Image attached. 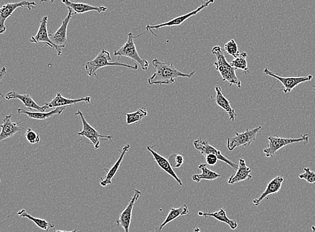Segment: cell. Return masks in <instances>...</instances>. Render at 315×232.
Listing matches in <instances>:
<instances>
[{
  "label": "cell",
  "mask_w": 315,
  "mask_h": 232,
  "mask_svg": "<svg viewBox=\"0 0 315 232\" xmlns=\"http://www.w3.org/2000/svg\"><path fill=\"white\" fill-rule=\"evenodd\" d=\"M152 64L156 68V72L148 79V83L150 85H171L175 83L177 78L190 79L196 73L195 71L183 73L175 68L173 62H163L157 58L152 60Z\"/></svg>",
  "instance_id": "1"
},
{
  "label": "cell",
  "mask_w": 315,
  "mask_h": 232,
  "mask_svg": "<svg viewBox=\"0 0 315 232\" xmlns=\"http://www.w3.org/2000/svg\"><path fill=\"white\" fill-rule=\"evenodd\" d=\"M211 52L216 57L217 60L214 62L213 65L220 73L223 81H228L230 87L235 85L238 89L241 88V81L237 77L236 70L227 60L223 49L219 46H216L213 47Z\"/></svg>",
  "instance_id": "2"
},
{
  "label": "cell",
  "mask_w": 315,
  "mask_h": 232,
  "mask_svg": "<svg viewBox=\"0 0 315 232\" xmlns=\"http://www.w3.org/2000/svg\"><path fill=\"white\" fill-rule=\"evenodd\" d=\"M111 60H112V57H111L110 53L103 49L93 60L88 61L85 64V68L87 75L91 78H97V70L106 66H124L129 69L135 70L138 69L137 64L132 66L119 62H111Z\"/></svg>",
  "instance_id": "3"
},
{
  "label": "cell",
  "mask_w": 315,
  "mask_h": 232,
  "mask_svg": "<svg viewBox=\"0 0 315 232\" xmlns=\"http://www.w3.org/2000/svg\"><path fill=\"white\" fill-rule=\"evenodd\" d=\"M140 36H142V34L134 37L131 32H129L127 34V41L118 50H114V56H125L132 59V60L136 61L137 63L140 64L143 70H146L149 68V62L148 60L141 58L137 52L134 43V40Z\"/></svg>",
  "instance_id": "4"
},
{
  "label": "cell",
  "mask_w": 315,
  "mask_h": 232,
  "mask_svg": "<svg viewBox=\"0 0 315 232\" xmlns=\"http://www.w3.org/2000/svg\"><path fill=\"white\" fill-rule=\"evenodd\" d=\"M269 144L268 147L263 149V153L266 157H274L275 153L280 149L288 144L303 142L304 144H308L309 137L308 134H303L300 138H282L279 136L268 137Z\"/></svg>",
  "instance_id": "5"
},
{
  "label": "cell",
  "mask_w": 315,
  "mask_h": 232,
  "mask_svg": "<svg viewBox=\"0 0 315 232\" xmlns=\"http://www.w3.org/2000/svg\"><path fill=\"white\" fill-rule=\"evenodd\" d=\"M262 129V127L258 126L254 129H246L243 133H236V136L232 138H228L227 140V148L229 151H234L239 146H244L248 147L256 139L257 134Z\"/></svg>",
  "instance_id": "6"
},
{
  "label": "cell",
  "mask_w": 315,
  "mask_h": 232,
  "mask_svg": "<svg viewBox=\"0 0 315 232\" xmlns=\"http://www.w3.org/2000/svg\"><path fill=\"white\" fill-rule=\"evenodd\" d=\"M75 115H79L81 118L82 124H83V129L81 131L77 133V136L87 138L91 143L94 146L95 149L97 150L100 148L101 140H112V137L110 136H102L95 128L87 121L84 117L83 113L81 111H78L75 113Z\"/></svg>",
  "instance_id": "7"
},
{
  "label": "cell",
  "mask_w": 315,
  "mask_h": 232,
  "mask_svg": "<svg viewBox=\"0 0 315 232\" xmlns=\"http://www.w3.org/2000/svg\"><path fill=\"white\" fill-rule=\"evenodd\" d=\"M36 3L34 1H22L17 3H9L3 5L0 7V34H2L6 31L5 22L7 18L12 16L13 13L19 7H26L32 11L36 7Z\"/></svg>",
  "instance_id": "8"
},
{
  "label": "cell",
  "mask_w": 315,
  "mask_h": 232,
  "mask_svg": "<svg viewBox=\"0 0 315 232\" xmlns=\"http://www.w3.org/2000/svg\"><path fill=\"white\" fill-rule=\"evenodd\" d=\"M193 145L194 148H195L197 151H199L202 155L206 156L209 155V154L216 155L219 160L226 163L229 166L232 167L234 170L238 169V164L233 162V161L228 159V158L225 157L219 150L217 149L216 148L214 147L211 144H210L207 140L198 139L194 140Z\"/></svg>",
  "instance_id": "9"
},
{
  "label": "cell",
  "mask_w": 315,
  "mask_h": 232,
  "mask_svg": "<svg viewBox=\"0 0 315 232\" xmlns=\"http://www.w3.org/2000/svg\"><path fill=\"white\" fill-rule=\"evenodd\" d=\"M263 74L266 76H270L276 79L277 81L282 83L284 89L283 91L284 93H291L295 87L298 85H301L302 83H306V82L310 81L313 79V75H308L306 77H283L274 73L270 71L268 68L263 70Z\"/></svg>",
  "instance_id": "10"
},
{
  "label": "cell",
  "mask_w": 315,
  "mask_h": 232,
  "mask_svg": "<svg viewBox=\"0 0 315 232\" xmlns=\"http://www.w3.org/2000/svg\"><path fill=\"white\" fill-rule=\"evenodd\" d=\"M213 3V0H209V1H202L201 5H200L199 7H197L196 9H194V10L188 13V14L177 17V18H173V20L168 21V22H166L165 23H162V24H158V25H147L146 26V30L147 31L152 32V30L154 29L158 30L160 29V28L163 27H171V26H180L183 22H185L187 20H188L189 18L195 16V15L197 14L198 13H199L200 11L203 10V9H205L206 7L209 6L211 3Z\"/></svg>",
  "instance_id": "11"
},
{
  "label": "cell",
  "mask_w": 315,
  "mask_h": 232,
  "mask_svg": "<svg viewBox=\"0 0 315 232\" xmlns=\"http://www.w3.org/2000/svg\"><path fill=\"white\" fill-rule=\"evenodd\" d=\"M68 14L67 16L63 21L62 24L59 29L54 33L50 34L51 41L54 44L59 50L62 51V49L66 47L67 45V28L68 24L71 20L73 14L71 9L68 8Z\"/></svg>",
  "instance_id": "12"
},
{
  "label": "cell",
  "mask_w": 315,
  "mask_h": 232,
  "mask_svg": "<svg viewBox=\"0 0 315 232\" xmlns=\"http://www.w3.org/2000/svg\"><path fill=\"white\" fill-rule=\"evenodd\" d=\"M141 194H142V192L140 190L134 189V193L129 201L128 205L126 207L125 210L120 214L119 218L116 220L117 227L123 228L125 232H129L133 207H134L137 199L140 197Z\"/></svg>",
  "instance_id": "13"
},
{
  "label": "cell",
  "mask_w": 315,
  "mask_h": 232,
  "mask_svg": "<svg viewBox=\"0 0 315 232\" xmlns=\"http://www.w3.org/2000/svg\"><path fill=\"white\" fill-rule=\"evenodd\" d=\"M48 20H49V17L47 16L42 18L37 34L30 38V42L35 44L39 43H45L47 46L55 49L57 50V54L60 56L62 55V51L59 50L58 47L51 41L50 34H49V31H48Z\"/></svg>",
  "instance_id": "14"
},
{
  "label": "cell",
  "mask_w": 315,
  "mask_h": 232,
  "mask_svg": "<svg viewBox=\"0 0 315 232\" xmlns=\"http://www.w3.org/2000/svg\"><path fill=\"white\" fill-rule=\"evenodd\" d=\"M11 117H12V115L5 116L3 118L2 124L0 125L1 129V133H0V142L2 140L12 138L17 133L24 130V128L20 127L22 122L14 123V122L11 121Z\"/></svg>",
  "instance_id": "15"
},
{
  "label": "cell",
  "mask_w": 315,
  "mask_h": 232,
  "mask_svg": "<svg viewBox=\"0 0 315 232\" xmlns=\"http://www.w3.org/2000/svg\"><path fill=\"white\" fill-rule=\"evenodd\" d=\"M129 149H130V144H127L124 146L115 164L113 165V167L110 169H105V170L107 172L106 178L104 179L100 178V186H102L103 187H106L107 186H110L112 184V180L116 176L118 170H119L124 158L125 157L126 154L129 151Z\"/></svg>",
  "instance_id": "16"
},
{
  "label": "cell",
  "mask_w": 315,
  "mask_h": 232,
  "mask_svg": "<svg viewBox=\"0 0 315 232\" xmlns=\"http://www.w3.org/2000/svg\"><path fill=\"white\" fill-rule=\"evenodd\" d=\"M154 146H147V150L153 156L154 159L155 160L156 163H157L158 166H159L164 172H165L168 175L172 177V178L175 179L176 182L178 183L181 187H183V184L182 181L179 178L177 174L174 172L173 167H172L171 164H170L169 160L166 159L165 157H162L160 154L156 153L155 151H154L153 148Z\"/></svg>",
  "instance_id": "17"
},
{
  "label": "cell",
  "mask_w": 315,
  "mask_h": 232,
  "mask_svg": "<svg viewBox=\"0 0 315 232\" xmlns=\"http://www.w3.org/2000/svg\"><path fill=\"white\" fill-rule=\"evenodd\" d=\"M5 99L7 100H10L12 99H18L20 101H22L24 104L25 107L28 108L30 110H36V111L39 112H43L45 113L48 109L47 106H39V104H36V102L32 99V97L29 94H21L19 93L14 92V91H11L7 93L5 96Z\"/></svg>",
  "instance_id": "18"
},
{
  "label": "cell",
  "mask_w": 315,
  "mask_h": 232,
  "mask_svg": "<svg viewBox=\"0 0 315 232\" xmlns=\"http://www.w3.org/2000/svg\"><path fill=\"white\" fill-rule=\"evenodd\" d=\"M62 2L71 9L73 16L74 14H83L89 11H97L98 13L104 12L107 11L108 7L105 6H93L87 3L73 2L68 0H63Z\"/></svg>",
  "instance_id": "19"
},
{
  "label": "cell",
  "mask_w": 315,
  "mask_h": 232,
  "mask_svg": "<svg viewBox=\"0 0 315 232\" xmlns=\"http://www.w3.org/2000/svg\"><path fill=\"white\" fill-rule=\"evenodd\" d=\"M91 98L90 96H85L78 99H70L65 98L61 95V93H57L54 99L50 102H46L45 105L48 108L66 107L68 105L79 103V102H85L86 103H90Z\"/></svg>",
  "instance_id": "20"
},
{
  "label": "cell",
  "mask_w": 315,
  "mask_h": 232,
  "mask_svg": "<svg viewBox=\"0 0 315 232\" xmlns=\"http://www.w3.org/2000/svg\"><path fill=\"white\" fill-rule=\"evenodd\" d=\"M251 169L246 165V161L243 159L239 160L238 168L236 174L231 176L228 181V184H235L238 183L252 180Z\"/></svg>",
  "instance_id": "21"
},
{
  "label": "cell",
  "mask_w": 315,
  "mask_h": 232,
  "mask_svg": "<svg viewBox=\"0 0 315 232\" xmlns=\"http://www.w3.org/2000/svg\"><path fill=\"white\" fill-rule=\"evenodd\" d=\"M284 182V178L282 176H277L276 178L271 180L267 185L266 189L263 192L259 198L253 200V205L257 206L260 204L263 199H266L269 195L278 193L281 189L282 183Z\"/></svg>",
  "instance_id": "22"
},
{
  "label": "cell",
  "mask_w": 315,
  "mask_h": 232,
  "mask_svg": "<svg viewBox=\"0 0 315 232\" xmlns=\"http://www.w3.org/2000/svg\"><path fill=\"white\" fill-rule=\"evenodd\" d=\"M215 92H216V96H215V98H213V100L217 105L220 106L221 108H223V109L228 114L229 118H230L231 121L234 122L236 114V112H235V110L232 108V105H231V102L229 101V100L227 99L226 97L223 95L222 90H221L220 87L217 86H217L215 87Z\"/></svg>",
  "instance_id": "23"
},
{
  "label": "cell",
  "mask_w": 315,
  "mask_h": 232,
  "mask_svg": "<svg viewBox=\"0 0 315 232\" xmlns=\"http://www.w3.org/2000/svg\"><path fill=\"white\" fill-rule=\"evenodd\" d=\"M66 107H59L56 108L55 109L53 110L52 111H50L49 113H43V112H34V111H27L26 110L23 109V108H17L16 111H18V113L22 114V115H27L30 119L36 120H46L49 119V118L53 117L55 115H61L63 113V111L65 110Z\"/></svg>",
  "instance_id": "24"
},
{
  "label": "cell",
  "mask_w": 315,
  "mask_h": 232,
  "mask_svg": "<svg viewBox=\"0 0 315 232\" xmlns=\"http://www.w3.org/2000/svg\"><path fill=\"white\" fill-rule=\"evenodd\" d=\"M189 213V207L186 204H183L182 206L178 207V208H171L169 214H168L167 218H165L163 223L155 228L156 232H161L164 227H165L167 224L171 222L175 221L179 217L186 216Z\"/></svg>",
  "instance_id": "25"
},
{
  "label": "cell",
  "mask_w": 315,
  "mask_h": 232,
  "mask_svg": "<svg viewBox=\"0 0 315 232\" xmlns=\"http://www.w3.org/2000/svg\"><path fill=\"white\" fill-rule=\"evenodd\" d=\"M198 215L199 216L205 217V218H208V217H211V218H215L217 221L223 222V223L226 224L227 225L230 226L231 229L235 230L238 228V222L236 220H230V218L227 216L226 212H225L224 209H220L218 212H215L213 213H203L202 212H198Z\"/></svg>",
  "instance_id": "26"
},
{
  "label": "cell",
  "mask_w": 315,
  "mask_h": 232,
  "mask_svg": "<svg viewBox=\"0 0 315 232\" xmlns=\"http://www.w3.org/2000/svg\"><path fill=\"white\" fill-rule=\"evenodd\" d=\"M198 169L201 170V174H194L192 176V181L196 183L201 182L203 180L211 182V181L217 180V179L222 177L221 175L217 174V172L208 168L207 165L205 164V163H202V164L198 165Z\"/></svg>",
  "instance_id": "27"
},
{
  "label": "cell",
  "mask_w": 315,
  "mask_h": 232,
  "mask_svg": "<svg viewBox=\"0 0 315 232\" xmlns=\"http://www.w3.org/2000/svg\"><path fill=\"white\" fill-rule=\"evenodd\" d=\"M17 215L21 217V218H26L28 219L30 221L33 222L37 227L41 228V230H45V231H48V230L51 229V228H55V224L49 223V222L46 221V220H43V219L37 218H35V217L32 216L31 215L28 214L24 209L19 211Z\"/></svg>",
  "instance_id": "28"
},
{
  "label": "cell",
  "mask_w": 315,
  "mask_h": 232,
  "mask_svg": "<svg viewBox=\"0 0 315 232\" xmlns=\"http://www.w3.org/2000/svg\"><path fill=\"white\" fill-rule=\"evenodd\" d=\"M248 54L247 52H242L238 55L236 58L230 62L231 66H233L235 69H240L243 70L245 74L249 73V68H248L247 62Z\"/></svg>",
  "instance_id": "29"
},
{
  "label": "cell",
  "mask_w": 315,
  "mask_h": 232,
  "mask_svg": "<svg viewBox=\"0 0 315 232\" xmlns=\"http://www.w3.org/2000/svg\"><path fill=\"white\" fill-rule=\"evenodd\" d=\"M126 115L127 125H134L140 123L148 115V112L146 108L143 107L133 113H127Z\"/></svg>",
  "instance_id": "30"
},
{
  "label": "cell",
  "mask_w": 315,
  "mask_h": 232,
  "mask_svg": "<svg viewBox=\"0 0 315 232\" xmlns=\"http://www.w3.org/2000/svg\"><path fill=\"white\" fill-rule=\"evenodd\" d=\"M223 50H225L228 54L234 57V58H236L240 54L238 46L234 39L230 40V41L225 44Z\"/></svg>",
  "instance_id": "31"
},
{
  "label": "cell",
  "mask_w": 315,
  "mask_h": 232,
  "mask_svg": "<svg viewBox=\"0 0 315 232\" xmlns=\"http://www.w3.org/2000/svg\"><path fill=\"white\" fill-rule=\"evenodd\" d=\"M26 140L31 144H36L39 143L41 138L39 133H36L35 131L32 130L31 128H28L25 134Z\"/></svg>",
  "instance_id": "32"
},
{
  "label": "cell",
  "mask_w": 315,
  "mask_h": 232,
  "mask_svg": "<svg viewBox=\"0 0 315 232\" xmlns=\"http://www.w3.org/2000/svg\"><path fill=\"white\" fill-rule=\"evenodd\" d=\"M299 178L301 180H306L309 184H315V172L309 167L304 168V173L300 174Z\"/></svg>",
  "instance_id": "33"
},
{
  "label": "cell",
  "mask_w": 315,
  "mask_h": 232,
  "mask_svg": "<svg viewBox=\"0 0 315 232\" xmlns=\"http://www.w3.org/2000/svg\"><path fill=\"white\" fill-rule=\"evenodd\" d=\"M168 160H169L172 167H174V168H179L184 163L183 156L179 155V154H172Z\"/></svg>",
  "instance_id": "34"
},
{
  "label": "cell",
  "mask_w": 315,
  "mask_h": 232,
  "mask_svg": "<svg viewBox=\"0 0 315 232\" xmlns=\"http://www.w3.org/2000/svg\"><path fill=\"white\" fill-rule=\"evenodd\" d=\"M205 159L207 164L211 165V166H213L216 164L219 160L216 155H212V154L205 156Z\"/></svg>",
  "instance_id": "35"
},
{
  "label": "cell",
  "mask_w": 315,
  "mask_h": 232,
  "mask_svg": "<svg viewBox=\"0 0 315 232\" xmlns=\"http://www.w3.org/2000/svg\"><path fill=\"white\" fill-rule=\"evenodd\" d=\"M5 75H6V68L3 66L2 69L0 70V83L2 81Z\"/></svg>",
  "instance_id": "36"
},
{
  "label": "cell",
  "mask_w": 315,
  "mask_h": 232,
  "mask_svg": "<svg viewBox=\"0 0 315 232\" xmlns=\"http://www.w3.org/2000/svg\"><path fill=\"white\" fill-rule=\"evenodd\" d=\"M46 232H48V231H46ZM77 232V230H72V231L67 232V231H62V230H54V232Z\"/></svg>",
  "instance_id": "37"
},
{
  "label": "cell",
  "mask_w": 315,
  "mask_h": 232,
  "mask_svg": "<svg viewBox=\"0 0 315 232\" xmlns=\"http://www.w3.org/2000/svg\"><path fill=\"white\" fill-rule=\"evenodd\" d=\"M194 232H200L199 228H198V227H194Z\"/></svg>",
  "instance_id": "38"
},
{
  "label": "cell",
  "mask_w": 315,
  "mask_h": 232,
  "mask_svg": "<svg viewBox=\"0 0 315 232\" xmlns=\"http://www.w3.org/2000/svg\"><path fill=\"white\" fill-rule=\"evenodd\" d=\"M311 230H312L313 232H315V226H312V227H311Z\"/></svg>",
  "instance_id": "39"
},
{
  "label": "cell",
  "mask_w": 315,
  "mask_h": 232,
  "mask_svg": "<svg viewBox=\"0 0 315 232\" xmlns=\"http://www.w3.org/2000/svg\"><path fill=\"white\" fill-rule=\"evenodd\" d=\"M314 88V91H315V86H312Z\"/></svg>",
  "instance_id": "40"
},
{
  "label": "cell",
  "mask_w": 315,
  "mask_h": 232,
  "mask_svg": "<svg viewBox=\"0 0 315 232\" xmlns=\"http://www.w3.org/2000/svg\"><path fill=\"white\" fill-rule=\"evenodd\" d=\"M0 95H1V96H2V94H0Z\"/></svg>",
  "instance_id": "41"
},
{
  "label": "cell",
  "mask_w": 315,
  "mask_h": 232,
  "mask_svg": "<svg viewBox=\"0 0 315 232\" xmlns=\"http://www.w3.org/2000/svg\"><path fill=\"white\" fill-rule=\"evenodd\" d=\"M0 183H1V180H0Z\"/></svg>",
  "instance_id": "42"
}]
</instances>
